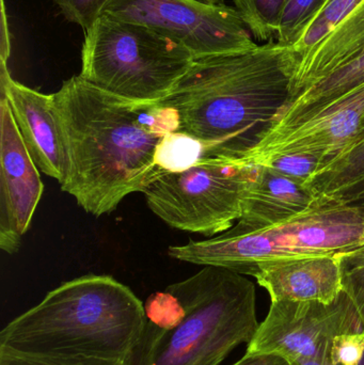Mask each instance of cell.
<instances>
[{
  "label": "cell",
  "mask_w": 364,
  "mask_h": 365,
  "mask_svg": "<svg viewBox=\"0 0 364 365\" xmlns=\"http://www.w3.org/2000/svg\"><path fill=\"white\" fill-rule=\"evenodd\" d=\"M342 289L352 300L360 319L364 334V242L338 253Z\"/></svg>",
  "instance_id": "7402d4cb"
},
{
  "label": "cell",
  "mask_w": 364,
  "mask_h": 365,
  "mask_svg": "<svg viewBox=\"0 0 364 365\" xmlns=\"http://www.w3.org/2000/svg\"><path fill=\"white\" fill-rule=\"evenodd\" d=\"M341 200L348 205L357 208L364 217V184L345 197H341Z\"/></svg>",
  "instance_id": "83f0119b"
},
{
  "label": "cell",
  "mask_w": 364,
  "mask_h": 365,
  "mask_svg": "<svg viewBox=\"0 0 364 365\" xmlns=\"http://www.w3.org/2000/svg\"><path fill=\"white\" fill-rule=\"evenodd\" d=\"M359 365H364V353H363V358H361V361L359 362Z\"/></svg>",
  "instance_id": "1f68e13d"
},
{
  "label": "cell",
  "mask_w": 364,
  "mask_h": 365,
  "mask_svg": "<svg viewBox=\"0 0 364 365\" xmlns=\"http://www.w3.org/2000/svg\"><path fill=\"white\" fill-rule=\"evenodd\" d=\"M194 60L185 46L151 28L103 14L85 31L80 76L113 96L157 103Z\"/></svg>",
  "instance_id": "8992f818"
},
{
  "label": "cell",
  "mask_w": 364,
  "mask_h": 365,
  "mask_svg": "<svg viewBox=\"0 0 364 365\" xmlns=\"http://www.w3.org/2000/svg\"><path fill=\"white\" fill-rule=\"evenodd\" d=\"M233 365H292L276 354H247Z\"/></svg>",
  "instance_id": "4316f807"
},
{
  "label": "cell",
  "mask_w": 364,
  "mask_h": 365,
  "mask_svg": "<svg viewBox=\"0 0 364 365\" xmlns=\"http://www.w3.org/2000/svg\"><path fill=\"white\" fill-rule=\"evenodd\" d=\"M53 98L70 160L61 189L85 212H113L160 173L156 151L166 135L179 130L175 108L113 96L80 75L64 81Z\"/></svg>",
  "instance_id": "6da1fadb"
},
{
  "label": "cell",
  "mask_w": 364,
  "mask_h": 365,
  "mask_svg": "<svg viewBox=\"0 0 364 365\" xmlns=\"http://www.w3.org/2000/svg\"><path fill=\"white\" fill-rule=\"evenodd\" d=\"M254 167L202 158L180 173H158L142 190L150 210L181 231L214 236L239 221Z\"/></svg>",
  "instance_id": "52a82bcc"
},
{
  "label": "cell",
  "mask_w": 364,
  "mask_h": 365,
  "mask_svg": "<svg viewBox=\"0 0 364 365\" xmlns=\"http://www.w3.org/2000/svg\"><path fill=\"white\" fill-rule=\"evenodd\" d=\"M110 0H53L62 15L87 31L102 16Z\"/></svg>",
  "instance_id": "d4e9b609"
},
{
  "label": "cell",
  "mask_w": 364,
  "mask_h": 365,
  "mask_svg": "<svg viewBox=\"0 0 364 365\" xmlns=\"http://www.w3.org/2000/svg\"><path fill=\"white\" fill-rule=\"evenodd\" d=\"M326 0H286L278 28V43L292 47L301 38Z\"/></svg>",
  "instance_id": "44dd1931"
},
{
  "label": "cell",
  "mask_w": 364,
  "mask_h": 365,
  "mask_svg": "<svg viewBox=\"0 0 364 365\" xmlns=\"http://www.w3.org/2000/svg\"><path fill=\"white\" fill-rule=\"evenodd\" d=\"M1 96L6 98L24 143L38 170L63 185L70 170L68 149L53 94L14 81L1 62Z\"/></svg>",
  "instance_id": "7c38bea8"
},
{
  "label": "cell",
  "mask_w": 364,
  "mask_h": 365,
  "mask_svg": "<svg viewBox=\"0 0 364 365\" xmlns=\"http://www.w3.org/2000/svg\"><path fill=\"white\" fill-rule=\"evenodd\" d=\"M204 158V148L198 139L181 132L166 135L158 145L155 163L162 173H180Z\"/></svg>",
  "instance_id": "d6986e66"
},
{
  "label": "cell",
  "mask_w": 364,
  "mask_h": 365,
  "mask_svg": "<svg viewBox=\"0 0 364 365\" xmlns=\"http://www.w3.org/2000/svg\"><path fill=\"white\" fill-rule=\"evenodd\" d=\"M364 184V138L325 164L308 182L316 195L341 197Z\"/></svg>",
  "instance_id": "e0dca14e"
},
{
  "label": "cell",
  "mask_w": 364,
  "mask_h": 365,
  "mask_svg": "<svg viewBox=\"0 0 364 365\" xmlns=\"http://www.w3.org/2000/svg\"><path fill=\"white\" fill-rule=\"evenodd\" d=\"M239 225L263 229L305 212L320 195L266 166L254 167Z\"/></svg>",
  "instance_id": "5bb4252c"
},
{
  "label": "cell",
  "mask_w": 364,
  "mask_h": 365,
  "mask_svg": "<svg viewBox=\"0 0 364 365\" xmlns=\"http://www.w3.org/2000/svg\"><path fill=\"white\" fill-rule=\"evenodd\" d=\"M364 49V1L346 16L295 70L292 101L331 75ZM291 101V102H292Z\"/></svg>",
  "instance_id": "9a60e30c"
},
{
  "label": "cell",
  "mask_w": 364,
  "mask_h": 365,
  "mask_svg": "<svg viewBox=\"0 0 364 365\" xmlns=\"http://www.w3.org/2000/svg\"><path fill=\"white\" fill-rule=\"evenodd\" d=\"M363 332L352 300L344 292L331 304L271 302L266 319L248 344L247 354H276L290 364L331 355L333 340Z\"/></svg>",
  "instance_id": "9c48e42d"
},
{
  "label": "cell",
  "mask_w": 364,
  "mask_h": 365,
  "mask_svg": "<svg viewBox=\"0 0 364 365\" xmlns=\"http://www.w3.org/2000/svg\"><path fill=\"white\" fill-rule=\"evenodd\" d=\"M0 365H128V362L85 356L30 355L0 349Z\"/></svg>",
  "instance_id": "cb8c5ba5"
},
{
  "label": "cell",
  "mask_w": 364,
  "mask_h": 365,
  "mask_svg": "<svg viewBox=\"0 0 364 365\" xmlns=\"http://www.w3.org/2000/svg\"><path fill=\"white\" fill-rule=\"evenodd\" d=\"M259 166L269 167L288 179L308 186L312 177L324 166V162L310 154L291 153L269 158Z\"/></svg>",
  "instance_id": "603a6c76"
},
{
  "label": "cell",
  "mask_w": 364,
  "mask_h": 365,
  "mask_svg": "<svg viewBox=\"0 0 364 365\" xmlns=\"http://www.w3.org/2000/svg\"><path fill=\"white\" fill-rule=\"evenodd\" d=\"M364 0H326L320 12L306 28L296 44L288 47L293 74L311 51Z\"/></svg>",
  "instance_id": "ac0fdd59"
},
{
  "label": "cell",
  "mask_w": 364,
  "mask_h": 365,
  "mask_svg": "<svg viewBox=\"0 0 364 365\" xmlns=\"http://www.w3.org/2000/svg\"><path fill=\"white\" fill-rule=\"evenodd\" d=\"M363 353V332L337 336L331 349V365H359Z\"/></svg>",
  "instance_id": "484cf974"
},
{
  "label": "cell",
  "mask_w": 364,
  "mask_h": 365,
  "mask_svg": "<svg viewBox=\"0 0 364 365\" xmlns=\"http://www.w3.org/2000/svg\"><path fill=\"white\" fill-rule=\"evenodd\" d=\"M364 242V217L337 197L320 195L305 212L263 229L239 225L207 240L171 246L169 257L200 266H215L244 276L264 262L337 255Z\"/></svg>",
  "instance_id": "5b68a950"
},
{
  "label": "cell",
  "mask_w": 364,
  "mask_h": 365,
  "mask_svg": "<svg viewBox=\"0 0 364 365\" xmlns=\"http://www.w3.org/2000/svg\"><path fill=\"white\" fill-rule=\"evenodd\" d=\"M363 121L364 83L288 122L274 124L254 149L235 162L256 167L282 154L303 153L318 156L325 165L354 143Z\"/></svg>",
  "instance_id": "30bf717a"
},
{
  "label": "cell",
  "mask_w": 364,
  "mask_h": 365,
  "mask_svg": "<svg viewBox=\"0 0 364 365\" xmlns=\"http://www.w3.org/2000/svg\"><path fill=\"white\" fill-rule=\"evenodd\" d=\"M145 325V304L130 287L89 274L62 283L15 317L0 332V349L128 362Z\"/></svg>",
  "instance_id": "3957f363"
},
{
  "label": "cell",
  "mask_w": 364,
  "mask_h": 365,
  "mask_svg": "<svg viewBox=\"0 0 364 365\" xmlns=\"http://www.w3.org/2000/svg\"><path fill=\"white\" fill-rule=\"evenodd\" d=\"M244 23L259 41L277 36L286 0H233Z\"/></svg>",
  "instance_id": "ffe728a7"
},
{
  "label": "cell",
  "mask_w": 364,
  "mask_h": 365,
  "mask_svg": "<svg viewBox=\"0 0 364 365\" xmlns=\"http://www.w3.org/2000/svg\"><path fill=\"white\" fill-rule=\"evenodd\" d=\"M254 278L271 302H318L331 304L341 296V272L337 255L293 257L264 262Z\"/></svg>",
  "instance_id": "4fadbf2b"
},
{
  "label": "cell",
  "mask_w": 364,
  "mask_h": 365,
  "mask_svg": "<svg viewBox=\"0 0 364 365\" xmlns=\"http://www.w3.org/2000/svg\"><path fill=\"white\" fill-rule=\"evenodd\" d=\"M0 248L16 252L29 229L44 185L6 98H0Z\"/></svg>",
  "instance_id": "8fae6325"
},
{
  "label": "cell",
  "mask_w": 364,
  "mask_h": 365,
  "mask_svg": "<svg viewBox=\"0 0 364 365\" xmlns=\"http://www.w3.org/2000/svg\"><path fill=\"white\" fill-rule=\"evenodd\" d=\"M169 285L185 317L168 331L143 329L128 365H219L258 331L256 287L244 274L203 266Z\"/></svg>",
  "instance_id": "277c9868"
},
{
  "label": "cell",
  "mask_w": 364,
  "mask_h": 365,
  "mask_svg": "<svg viewBox=\"0 0 364 365\" xmlns=\"http://www.w3.org/2000/svg\"><path fill=\"white\" fill-rule=\"evenodd\" d=\"M363 138H364V121H363V128H361V132L359 133V135H358V136H357V138L355 139L354 143H355V141L360 140V139H363Z\"/></svg>",
  "instance_id": "4dcf8cb0"
},
{
  "label": "cell",
  "mask_w": 364,
  "mask_h": 365,
  "mask_svg": "<svg viewBox=\"0 0 364 365\" xmlns=\"http://www.w3.org/2000/svg\"><path fill=\"white\" fill-rule=\"evenodd\" d=\"M200 1L207 2V4H224V0H200Z\"/></svg>",
  "instance_id": "f546056e"
},
{
  "label": "cell",
  "mask_w": 364,
  "mask_h": 365,
  "mask_svg": "<svg viewBox=\"0 0 364 365\" xmlns=\"http://www.w3.org/2000/svg\"><path fill=\"white\" fill-rule=\"evenodd\" d=\"M331 355L320 356V357L309 358V359L298 360L293 362L292 365H331Z\"/></svg>",
  "instance_id": "f1b7e54d"
},
{
  "label": "cell",
  "mask_w": 364,
  "mask_h": 365,
  "mask_svg": "<svg viewBox=\"0 0 364 365\" xmlns=\"http://www.w3.org/2000/svg\"><path fill=\"white\" fill-rule=\"evenodd\" d=\"M103 14L140 24L185 46L197 59L259 46L236 9L200 0H110Z\"/></svg>",
  "instance_id": "ba28073f"
},
{
  "label": "cell",
  "mask_w": 364,
  "mask_h": 365,
  "mask_svg": "<svg viewBox=\"0 0 364 365\" xmlns=\"http://www.w3.org/2000/svg\"><path fill=\"white\" fill-rule=\"evenodd\" d=\"M293 62L279 43L194 60L160 103L179 115L177 132L198 139L204 158L239 160L292 101Z\"/></svg>",
  "instance_id": "7a4b0ae2"
},
{
  "label": "cell",
  "mask_w": 364,
  "mask_h": 365,
  "mask_svg": "<svg viewBox=\"0 0 364 365\" xmlns=\"http://www.w3.org/2000/svg\"><path fill=\"white\" fill-rule=\"evenodd\" d=\"M363 83L364 49L341 68L303 90L284 109L274 124L288 122L296 115L344 96Z\"/></svg>",
  "instance_id": "2e32d148"
}]
</instances>
